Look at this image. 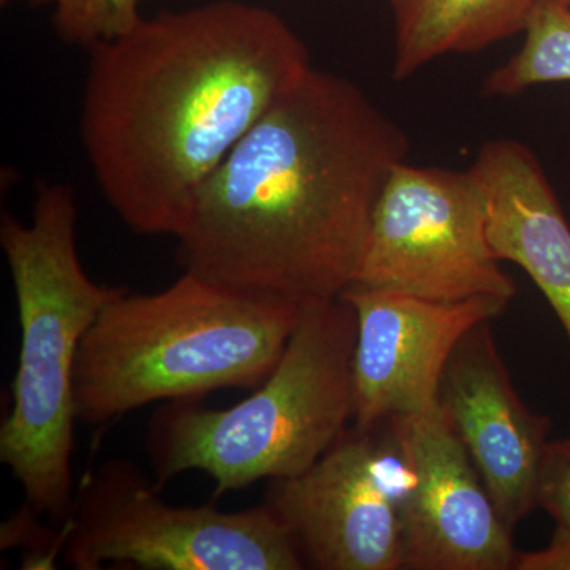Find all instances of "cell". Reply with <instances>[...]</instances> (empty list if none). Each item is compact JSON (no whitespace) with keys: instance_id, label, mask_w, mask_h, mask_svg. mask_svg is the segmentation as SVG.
Masks as SVG:
<instances>
[{"instance_id":"obj_1","label":"cell","mask_w":570,"mask_h":570,"mask_svg":"<svg viewBox=\"0 0 570 570\" xmlns=\"http://www.w3.org/2000/svg\"><path fill=\"white\" fill-rule=\"evenodd\" d=\"M89 51L80 134L96 181L135 234L174 238L206 179L313 69L283 17L242 0L142 17Z\"/></svg>"},{"instance_id":"obj_2","label":"cell","mask_w":570,"mask_h":570,"mask_svg":"<svg viewBox=\"0 0 570 570\" xmlns=\"http://www.w3.org/2000/svg\"><path fill=\"white\" fill-rule=\"evenodd\" d=\"M407 153L406 132L358 85L313 67L198 190L179 265L298 305L337 298Z\"/></svg>"},{"instance_id":"obj_3","label":"cell","mask_w":570,"mask_h":570,"mask_svg":"<svg viewBox=\"0 0 570 570\" xmlns=\"http://www.w3.org/2000/svg\"><path fill=\"white\" fill-rule=\"evenodd\" d=\"M303 307L186 269L156 294L124 288L82 337L78 420L104 425L153 403L257 389L283 356Z\"/></svg>"},{"instance_id":"obj_4","label":"cell","mask_w":570,"mask_h":570,"mask_svg":"<svg viewBox=\"0 0 570 570\" xmlns=\"http://www.w3.org/2000/svg\"><path fill=\"white\" fill-rule=\"evenodd\" d=\"M77 197L69 184L41 183L32 220L2 214L0 246L9 264L21 343L11 409L0 426V461L26 504L63 527L75 501V366L81 341L124 291L97 284L77 246Z\"/></svg>"},{"instance_id":"obj_5","label":"cell","mask_w":570,"mask_h":570,"mask_svg":"<svg viewBox=\"0 0 570 570\" xmlns=\"http://www.w3.org/2000/svg\"><path fill=\"white\" fill-rule=\"evenodd\" d=\"M354 309L341 296L303 307L268 377L232 407L168 401L154 412L145 449L157 483L200 471L214 497L261 480L296 478L346 433L354 415Z\"/></svg>"},{"instance_id":"obj_6","label":"cell","mask_w":570,"mask_h":570,"mask_svg":"<svg viewBox=\"0 0 570 570\" xmlns=\"http://www.w3.org/2000/svg\"><path fill=\"white\" fill-rule=\"evenodd\" d=\"M124 459L104 461L75 494L62 557L77 570H299L291 531L264 502L245 510L174 505Z\"/></svg>"},{"instance_id":"obj_7","label":"cell","mask_w":570,"mask_h":570,"mask_svg":"<svg viewBox=\"0 0 570 570\" xmlns=\"http://www.w3.org/2000/svg\"><path fill=\"white\" fill-rule=\"evenodd\" d=\"M352 284L433 302L517 295L491 249L485 200L471 170L406 160L382 189Z\"/></svg>"},{"instance_id":"obj_8","label":"cell","mask_w":570,"mask_h":570,"mask_svg":"<svg viewBox=\"0 0 570 570\" xmlns=\"http://www.w3.org/2000/svg\"><path fill=\"white\" fill-rule=\"evenodd\" d=\"M377 428L346 433L313 468L272 480L264 504L318 570L403 569L400 508L407 469Z\"/></svg>"},{"instance_id":"obj_9","label":"cell","mask_w":570,"mask_h":570,"mask_svg":"<svg viewBox=\"0 0 570 570\" xmlns=\"http://www.w3.org/2000/svg\"><path fill=\"white\" fill-rule=\"evenodd\" d=\"M354 309L352 426L373 430L439 404L450 356L474 326L493 321L508 299L433 302L351 284L340 295Z\"/></svg>"},{"instance_id":"obj_10","label":"cell","mask_w":570,"mask_h":570,"mask_svg":"<svg viewBox=\"0 0 570 570\" xmlns=\"http://www.w3.org/2000/svg\"><path fill=\"white\" fill-rule=\"evenodd\" d=\"M389 425L407 469L400 508L403 569H515L513 532L441 406Z\"/></svg>"},{"instance_id":"obj_11","label":"cell","mask_w":570,"mask_h":570,"mask_svg":"<svg viewBox=\"0 0 570 570\" xmlns=\"http://www.w3.org/2000/svg\"><path fill=\"white\" fill-rule=\"evenodd\" d=\"M490 324L474 326L450 356L439 406L513 532L538 508L551 423L531 411L513 387Z\"/></svg>"},{"instance_id":"obj_12","label":"cell","mask_w":570,"mask_h":570,"mask_svg":"<svg viewBox=\"0 0 570 570\" xmlns=\"http://www.w3.org/2000/svg\"><path fill=\"white\" fill-rule=\"evenodd\" d=\"M469 170L485 200L491 249L531 277L570 340V225L538 157L499 138L480 148Z\"/></svg>"},{"instance_id":"obj_13","label":"cell","mask_w":570,"mask_h":570,"mask_svg":"<svg viewBox=\"0 0 570 570\" xmlns=\"http://www.w3.org/2000/svg\"><path fill=\"white\" fill-rule=\"evenodd\" d=\"M540 0H401L392 77L404 81L448 55L485 50L524 32Z\"/></svg>"},{"instance_id":"obj_14","label":"cell","mask_w":570,"mask_h":570,"mask_svg":"<svg viewBox=\"0 0 570 570\" xmlns=\"http://www.w3.org/2000/svg\"><path fill=\"white\" fill-rule=\"evenodd\" d=\"M570 82V7L540 0L524 29L523 47L483 81L490 97H512L532 86Z\"/></svg>"},{"instance_id":"obj_15","label":"cell","mask_w":570,"mask_h":570,"mask_svg":"<svg viewBox=\"0 0 570 570\" xmlns=\"http://www.w3.org/2000/svg\"><path fill=\"white\" fill-rule=\"evenodd\" d=\"M141 0H31L50 7L51 22L67 45L92 50L97 45L126 36L142 20Z\"/></svg>"},{"instance_id":"obj_16","label":"cell","mask_w":570,"mask_h":570,"mask_svg":"<svg viewBox=\"0 0 570 570\" xmlns=\"http://www.w3.org/2000/svg\"><path fill=\"white\" fill-rule=\"evenodd\" d=\"M538 508L570 531V436L550 441L538 482Z\"/></svg>"},{"instance_id":"obj_17","label":"cell","mask_w":570,"mask_h":570,"mask_svg":"<svg viewBox=\"0 0 570 570\" xmlns=\"http://www.w3.org/2000/svg\"><path fill=\"white\" fill-rule=\"evenodd\" d=\"M515 569L570 570V531L557 528L546 549L519 553Z\"/></svg>"},{"instance_id":"obj_18","label":"cell","mask_w":570,"mask_h":570,"mask_svg":"<svg viewBox=\"0 0 570 570\" xmlns=\"http://www.w3.org/2000/svg\"><path fill=\"white\" fill-rule=\"evenodd\" d=\"M387 2L390 3V6H392V9H395V7L397 6V3L401 2V0H387Z\"/></svg>"},{"instance_id":"obj_19","label":"cell","mask_w":570,"mask_h":570,"mask_svg":"<svg viewBox=\"0 0 570 570\" xmlns=\"http://www.w3.org/2000/svg\"><path fill=\"white\" fill-rule=\"evenodd\" d=\"M11 2H14V0H0V6H2V7L10 6Z\"/></svg>"},{"instance_id":"obj_20","label":"cell","mask_w":570,"mask_h":570,"mask_svg":"<svg viewBox=\"0 0 570 570\" xmlns=\"http://www.w3.org/2000/svg\"><path fill=\"white\" fill-rule=\"evenodd\" d=\"M562 3H566V6L570 7V0H561Z\"/></svg>"}]
</instances>
